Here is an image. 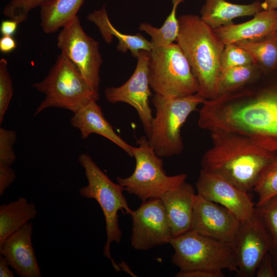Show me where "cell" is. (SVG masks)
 I'll use <instances>...</instances> for the list:
<instances>
[{"instance_id": "12", "label": "cell", "mask_w": 277, "mask_h": 277, "mask_svg": "<svg viewBox=\"0 0 277 277\" xmlns=\"http://www.w3.org/2000/svg\"><path fill=\"white\" fill-rule=\"evenodd\" d=\"M130 215L132 223L131 244L135 249L147 250L170 243L173 235L160 198L143 201Z\"/></svg>"}, {"instance_id": "15", "label": "cell", "mask_w": 277, "mask_h": 277, "mask_svg": "<svg viewBox=\"0 0 277 277\" xmlns=\"http://www.w3.org/2000/svg\"><path fill=\"white\" fill-rule=\"evenodd\" d=\"M241 224L226 208L196 194L191 230L233 247Z\"/></svg>"}, {"instance_id": "23", "label": "cell", "mask_w": 277, "mask_h": 277, "mask_svg": "<svg viewBox=\"0 0 277 277\" xmlns=\"http://www.w3.org/2000/svg\"><path fill=\"white\" fill-rule=\"evenodd\" d=\"M85 0H49L40 7L41 26L47 34L57 32L77 16Z\"/></svg>"}, {"instance_id": "31", "label": "cell", "mask_w": 277, "mask_h": 277, "mask_svg": "<svg viewBox=\"0 0 277 277\" xmlns=\"http://www.w3.org/2000/svg\"><path fill=\"white\" fill-rule=\"evenodd\" d=\"M13 94L12 80L8 69V61L0 60V124L3 122Z\"/></svg>"}, {"instance_id": "33", "label": "cell", "mask_w": 277, "mask_h": 277, "mask_svg": "<svg viewBox=\"0 0 277 277\" xmlns=\"http://www.w3.org/2000/svg\"><path fill=\"white\" fill-rule=\"evenodd\" d=\"M256 277H276L272 254L267 253L259 263L255 274Z\"/></svg>"}, {"instance_id": "29", "label": "cell", "mask_w": 277, "mask_h": 277, "mask_svg": "<svg viewBox=\"0 0 277 277\" xmlns=\"http://www.w3.org/2000/svg\"><path fill=\"white\" fill-rule=\"evenodd\" d=\"M255 210L263 221L272 240L270 252L277 251V194L260 206Z\"/></svg>"}, {"instance_id": "30", "label": "cell", "mask_w": 277, "mask_h": 277, "mask_svg": "<svg viewBox=\"0 0 277 277\" xmlns=\"http://www.w3.org/2000/svg\"><path fill=\"white\" fill-rule=\"evenodd\" d=\"M49 0H10L3 9L4 15L19 24L26 21L29 12Z\"/></svg>"}, {"instance_id": "10", "label": "cell", "mask_w": 277, "mask_h": 277, "mask_svg": "<svg viewBox=\"0 0 277 277\" xmlns=\"http://www.w3.org/2000/svg\"><path fill=\"white\" fill-rule=\"evenodd\" d=\"M57 45L61 53L77 67L87 82L98 91L102 64L99 44L86 33L77 16L62 28Z\"/></svg>"}, {"instance_id": "6", "label": "cell", "mask_w": 277, "mask_h": 277, "mask_svg": "<svg viewBox=\"0 0 277 277\" xmlns=\"http://www.w3.org/2000/svg\"><path fill=\"white\" fill-rule=\"evenodd\" d=\"M78 160L85 170L88 182L86 186L80 189L79 193L84 197L95 200L102 210L107 235L103 254L111 261L115 271L118 272L122 269L111 256L110 246L112 242L119 243L122 239L118 211L125 210L130 214L132 210L129 208L123 193V187L119 184L113 182L89 154H80Z\"/></svg>"}, {"instance_id": "22", "label": "cell", "mask_w": 277, "mask_h": 277, "mask_svg": "<svg viewBox=\"0 0 277 277\" xmlns=\"http://www.w3.org/2000/svg\"><path fill=\"white\" fill-rule=\"evenodd\" d=\"M37 214L36 206L26 199L19 197L15 201L0 206V246L11 235L21 229Z\"/></svg>"}, {"instance_id": "17", "label": "cell", "mask_w": 277, "mask_h": 277, "mask_svg": "<svg viewBox=\"0 0 277 277\" xmlns=\"http://www.w3.org/2000/svg\"><path fill=\"white\" fill-rule=\"evenodd\" d=\"M196 194L193 187L185 181L161 196L173 238L191 229Z\"/></svg>"}, {"instance_id": "7", "label": "cell", "mask_w": 277, "mask_h": 277, "mask_svg": "<svg viewBox=\"0 0 277 277\" xmlns=\"http://www.w3.org/2000/svg\"><path fill=\"white\" fill-rule=\"evenodd\" d=\"M136 144L131 147L135 160L134 171L129 176L116 177L124 191L145 201L160 198L167 191L176 188L186 181V174L172 176L166 174L162 157L154 151L146 136L137 138Z\"/></svg>"}, {"instance_id": "13", "label": "cell", "mask_w": 277, "mask_h": 277, "mask_svg": "<svg viewBox=\"0 0 277 277\" xmlns=\"http://www.w3.org/2000/svg\"><path fill=\"white\" fill-rule=\"evenodd\" d=\"M233 248L238 267L236 275L255 276L259 263L272 249L270 234L256 210L251 218L241 222Z\"/></svg>"}, {"instance_id": "36", "label": "cell", "mask_w": 277, "mask_h": 277, "mask_svg": "<svg viewBox=\"0 0 277 277\" xmlns=\"http://www.w3.org/2000/svg\"><path fill=\"white\" fill-rule=\"evenodd\" d=\"M17 47L16 42L12 36L3 35L0 38V51L8 53L14 50Z\"/></svg>"}, {"instance_id": "41", "label": "cell", "mask_w": 277, "mask_h": 277, "mask_svg": "<svg viewBox=\"0 0 277 277\" xmlns=\"http://www.w3.org/2000/svg\"><path fill=\"white\" fill-rule=\"evenodd\" d=\"M276 11H277V10H276Z\"/></svg>"}, {"instance_id": "39", "label": "cell", "mask_w": 277, "mask_h": 277, "mask_svg": "<svg viewBox=\"0 0 277 277\" xmlns=\"http://www.w3.org/2000/svg\"><path fill=\"white\" fill-rule=\"evenodd\" d=\"M262 7L265 10H276L277 0H264L262 3Z\"/></svg>"}, {"instance_id": "32", "label": "cell", "mask_w": 277, "mask_h": 277, "mask_svg": "<svg viewBox=\"0 0 277 277\" xmlns=\"http://www.w3.org/2000/svg\"><path fill=\"white\" fill-rule=\"evenodd\" d=\"M17 140L14 130L0 128V165H12L16 159L13 146Z\"/></svg>"}, {"instance_id": "11", "label": "cell", "mask_w": 277, "mask_h": 277, "mask_svg": "<svg viewBox=\"0 0 277 277\" xmlns=\"http://www.w3.org/2000/svg\"><path fill=\"white\" fill-rule=\"evenodd\" d=\"M136 58V66L130 77L120 86L106 88L104 93L109 103H125L134 108L148 136L153 119L149 105L151 96L148 77L150 52L140 50Z\"/></svg>"}, {"instance_id": "1", "label": "cell", "mask_w": 277, "mask_h": 277, "mask_svg": "<svg viewBox=\"0 0 277 277\" xmlns=\"http://www.w3.org/2000/svg\"><path fill=\"white\" fill-rule=\"evenodd\" d=\"M250 84L206 100L199 110V126L244 135L277 153V86L254 88Z\"/></svg>"}, {"instance_id": "28", "label": "cell", "mask_w": 277, "mask_h": 277, "mask_svg": "<svg viewBox=\"0 0 277 277\" xmlns=\"http://www.w3.org/2000/svg\"><path fill=\"white\" fill-rule=\"evenodd\" d=\"M254 64L250 54L236 44L225 45L221 55V72L230 68Z\"/></svg>"}, {"instance_id": "20", "label": "cell", "mask_w": 277, "mask_h": 277, "mask_svg": "<svg viewBox=\"0 0 277 277\" xmlns=\"http://www.w3.org/2000/svg\"><path fill=\"white\" fill-rule=\"evenodd\" d=\"M262 10L259 1L237 4L226 0H205L200 13L201 19L215 30L232 24L233 19L236 17L254 15Z\"/></svg>"}, {"instance_id": "21", "label": "cell", "mask_w": 277, "mask_h": 277, "mask_svg": "<svg viewBox=\"0 0 277 277\" xmlns=\"http://www.w3.org/2000/svg\"><path fill=\"white\" fill-rule=\"evenodd\" d=\"M87 18L98 27L106 43H111L113 37L118 39L117 50L118 51L125 53L129 50L132 55L136 58L140 50L150 52L152 49L151 42L142 34H125L117 30L111 24L105 6L89 13Z\"/></svg>"}, {"instance_id": "34", "label": "cell", "mask_w": 277, "mask_h": 277, "mask_svg": "<svg viewBox=\"0 0 277 277\" xmlns=\"http://www.w3.org/2000/svg\"><path fill=\"white\" fill-rule=\"evenodd\" d=\"M16 175L11 166L0 165V195L13 183Z\"/></svg>"}, {"instance_id": "3", "label": "cell", "mask_w": 277, "mask_h": 277, "mask_svg": "<svg viewBox=\"0 0 277 277\" xmlns=\"http://www.w3.org/2000/svg\"><path fill=\"white\" fill-rule=\"evenodd\" d=\"M178 19L179 32L175 42L199 83L198 93L206 100L215 99L217 97L220 60L225 45L199 16L184 14Z\"/></svg>"}, {"instance_id": "18", "label": "cell", "mask_w": 277, "mask_h": 277, "mask_svg": "<svg viewBox=\"0 0 277 277\" xmlns=\"http://www.w3.org/2000/svg\"><path fill=\"white\" fill-rule=\"evenodd\" d=\"M225 45L245 41H258L277 32V11L262 10L251 19L238 24L233 23L214 30Z\"/></svg>"}, {"instance_id": "24", "label": "cell", "mask_w": 277, "mask_h": 277, "mask_svg": "<svg viewBox=\"0 0 277 277\" xmlns=\"http://www.w3.org/2000/svg\"><path fill=\"white\" fill-rule=\"evenodd\" d=\"M246 50L262 74L277 71V32L258 41H245L236 43Z\"/></svg>"}, {"instance_id": "2", "label": "cell", "mask_w": 277, "mask_h": 277, "mask_svg": "<svg viewBox=\"0 0 277 277\" xmlns=\"http://www.w3.org/2000/svg\"><path fill=\"white\" fill-rule=\"evenodd\" d=\"M210 132L212 146L202 158L201 169L218 174L246 192L253 190L277 153L244 135L220 129Z\"/></svg>"}, {"instance_id": "38", "label": "cell", "mask_w": 277, "mask_h": 277, "mask_svg": "<svg viewBox=\"0 0 277 277\" xmlns=\"http://www.w3.org/2000/svg\"><path fill=\"white\" fill-rule=\"evenodd\" d=\"M9 265L4 256L0 255V276L14 277L15 275L9 268Z\"/></svg>"}, {"instance_id": "25", "label": "cell", "mask_w": 277, "mask_h": 277, "mask_svg": "<svg viewBox=\"0 0 277 277\" xmlns=\"http://www.w3.org/2000/svg\"><path fill=\"white\" fill-rule=\"evenodd\" d=\"M185 1L171 0V11L161 27L156 28L148 23H141L139 29L150 36L152 48L166 46L176 41L179 32V22L176 17L177 8Z\"/></svg>"}, {"instance_id": "35", "label": "cell", "mask_w": 277, "mask_h": 277, "mask_svg": "<svg viewBox=\"0 0 277 277\" xmlns=\"http://www.w3.org/2000/svg\"><path fill=\"white\" fill-rule=\"evenodd\" d=\"M223 271H211L196 269L186 271H180L176 277H225Z\"/></svg>"}, {"instance_id": "8", "label": "cell", "mask_w": 277, "mask_h": 277, "mask_svg": "<svg viewBox=\"0 0 277 277\" xmlns=\"http://www.w3.org/2000/svg\"><path fill=\"white\" fill-rule=\"evenodd\" d=\"M169 244L174 249L171 262L180 271L238 270L234 249L230 244L191 229L172 238Z\"/></svg>"}, {"instance_id": "37", "label": "cell", "mask_w": 277, "mask_h": 277, "mask_svg": "<svg viewBox=\"0 0 277 277\" xmlns=\"http://www.w3.org/2000/svg\"><path fill=\"white\" fill-rule=\"evenodd\" d=\"M19 24L13 19H9L2 22L0 31L2 35L12 36L16 32Z\"/></svg>"}, {"instance_id": "9", "label": "cell", "mask_w": 277, "mask_h": 277, "mask_svg": "<svg viewBox=\"0 0 277 277\" xmlns=\"http://www.w3.org/2000/svg\"><path fill=\"white\" fill-rule=\"evenodd\" d=\"M148 77L150 87L157 95L185 96L199 90V83L177 43L152 48Z\"/></svg>"}, {"instance_id": "27", "label": "cell", "mask_w": 277, "mask_h": 277, "mask_svg": "<svg viewBox=\"0 0 277 277\" xmlns=\"http://www.w3.org/2000/svg\"><path fill=\"white\" fill-rule=\"evenodd\" d=\"M253 191L258 197L256 206L277 194V154L261 173Z\"/></svg>"}, {"instance_id": "26", "label": "cell", "mask_w": 277, "mask_h": 277, "mask_svg": "<svg viewBox=\"0 0 277 277\" xmlns=\"http://www.w3.org/2000/svg\"><path fill=\"white\" fill-rule=\"evenodd\" d=\"M262 73L255 64L230 68L221 72L217 97L232 92L256 81Z\"/></svg>"}, {"instance_id": "19", "label": "cell", "mask_w": 277, "mask_h": 277, "mask_svg": "<svg viewBox=\"0 0 277 277\" xmlns=\"http://www.w3.org/2000/svg\"><path fill=\"white\" fill-rule=\"evenodd\" d=\"M70 124L80 131L83 139H86L91 134H98L115 144L129 156H132V146L115 132L96 101L89 102L74 112Z\"/></svg>"}, {"instance_id": "40", "label": "cell", "mask_w": 277, "mask_h": 277, "mask_svg": "<svg viewBox=\"0 0 277 277\" xmlns=\"http://www.w3.org/2000/svg\"><path fill=\"white\" fill-rule=\"evenodd\" d=\"M272 256L274 271L276 277H277V251L271 252Z\"/></svg>"}, {"instance_id": "5", "label": "cell", "mask_w": 277, "mask_h": 277, "mask_svg": "<svg viewBox=\"0 0 277 277\" xmlns=\"http://www.w3.org/2000/svg\"><path fill=\"white\" fill-rule=\"evenodd\" d=\"M205 100L199 93L180 97L154 94L152 102L156 112L147 137L159 156L170 157L182 153L181 128L190 114Z\"/></svg>"}, {"instance_id": "4", "label": "cell", "mask_w": 277, "mask_h": 277, "mask_svg": "<svg viewBox=\"0 0 277 277\" xmlns=\"http://www.w3.org/2000/svg\"><path fill=\"white\" fill-rule=\"evenodd\" d=\"M31 87L45 96L34 115L50 107L64 108L74 113L99 98L98 91L87 82L77 67L62 53L47 75L42 81L32 84Z\"/></svg>"}, {"instance_id": "14", "label": "cell", "mask_w": 277, "mask_h": 277, "mask_svg": "<svg viewBox=\"0 0 277 277\" xmlns=\"http://www.w3.org/2000/svg\"><path fill=\"white\" fill-rule=\"evenodd\" d=\"M195 187L197 194L223 206L241 222L255 213V205L249 192L218 174L201 169Z\"/></svg>"}, {"instance_id": "16", "label": "cell", "mask_w": 277, "mask_h": 277, "mask_svg": "<svg viewBox=\"0 0 277 277\" xmlns=\"http://www.w3.org/2000/svg\"><path fill=\"white\" fill-rule=\"evenodd\" d=\"M33 225L26 224L9 236L0 246V253L21 277H41L32 243Z\"/></svg>"}, {"instance_id": "42", "label": "cell", "mask_w": 277, "mask_h": 277, "mask_svg": "<svg viewBox=\"0 0 277 277\" xmlns=\"http://www.w3.org/2000/svg\"><path fill=\"white\" fill-rule=\"evenodd\" d=\"M277 72V71H276Z\"/></svg>"}]
</instances>
